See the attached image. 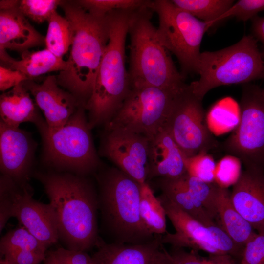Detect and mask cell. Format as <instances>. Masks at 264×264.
<instances>
[{
  "instance_id": "obj_24",
  "label": "cell",
  "mask_w": 264,
  "mask_h": 264,
  "mask_svg": "<svg viewBox=\"0 0 264 264\" xmlns=\"http://www.w3.org/2000/svg\"><path fill=\"white\" fill-rule=\"evenodd\" d=\"M217 207L220 226L236 245L243 249L257 232L234 207L227 189L218 187Z\"/></svg>"
},
{
  "instance_id": "obj_6",
  "label": "cell",
  "mask_w": 264,
  "mask_h": 264,
  "mask_svg": "<svg viewBox=\"0 0 264 264\" xmlns=\"http://www.w3.org/2000/svg\"><path fill=\"white\" fill-rule=\"evenodd\" d=\"M85 108L81 106L62 127L51 129L44 121L37 127L46 164L53 170L85 176L100 167Z\"/></svg>"
},
{
  "instance_id": "obj_3",
  "label": "cell",
  "mask_w": 264,
  "mask_h": 264,
  "mask_svg": "<svg viewBox=\"0 0 264 264\" xmlns=\"http://www.w3.org/2000/svg\"><path fill=\"white\" fill-rule=\"evenodd\" d=\"M132 11L109 13V40L91 95L85 106L91 129L101 124L105 125L118 110L131 89L126 67L125 44Z\"/></svg>"
},
{
  "instance_id": "obj_15",
  "label": "cell",
  "mask_w": 264,
  "mask_h": 264,
  "mask_svg": "<svg viewBox=\"0 0 264 264\" xmlns=\"http://www.w3.org/2000/svg\"><path fill=\"white\" fill-rule=\"evenodd\" d=\"M37 144L29 132L0 122V169L18 184L28 185Z\"/></svg>"
},
{
  "instance_id": "obj_25",
  "label": "cell",
  "mask_w": 264,
  "mask_h": 264,
  "mask_svg": "<svg viewBox=\"0 0 264 264\" xmlns=\"http://www.w3.org/2000/svg\"><path fill=\"white\" fill-rule=\"evenodd\" d=\"M140 213L144 224L152 234L167 232L165 209L147 182L141 185Z\"/></svg>"
},
{
  "instance_id": "obj_39",
  "label": "cell",
  "mask_w": 264,
  "mask_h": 264,
  "mask_svg": "<svg viewBox=\"0 0 264 264\" xmlns=\"http://www.w3.org/2000/svg\"><path fill=\"white\" fill-rule=\"evenodd\" d=\"M28 80L22 72L0 66V90L4 92Z\"/></svg>"
},
{
  "instance_id": "obj_35",
  "label": "cell",
  "mask_w": 264,
  "mask_h": 264,
  "mask_svg": "<svg viewBox=\"0 0 264 264\" xmlns=\"http://www.w3.org/2000/svg\"><path fill=\"white\" fill-rule=\"evenodd\" d=\"M241 264H264V232H257L244 245Z\"/></svg>"
},
{
  "instance_id": "obj_13",
  "label": "cell",
  "mask_w": 264,
  "mask_h": 264,
  "mask_svg": "<svg viewBox=\"0 0 264 264\" xmlns=\"http://www.w3.org/2000/svg\"><path fill=\"white\" fill-rule=\"evenodd\" d=\"M105 132L101 145V155L139 183L147 182L150 140L122 129Z\"/></svg>"
},
{
  "instance_id": "obj_12",
  "label": "cell",
  "mask_w": 264,
  "mask_h": 264,
  "mask_svg": "<svg viewBox=\"0 0 264 264\" xmlns=\"http://www.w3.org/2000/svg\"><path fill=\"white\" fill-rule=\"evenodd\" d=\"M202 100L186 84L177 96L165 126L186 157L207 153L217 144L205 124Z\"/></svg>"
},
{
  "instance_id": "obj_19",
  "label": "cell",
  "mask_w": 264,
  "mask_h": 264,
  "mask_svg": "<svg viewBox=\"0 0 264 264\" xmlns=\"http://www.w3.org/2000/svg\"><path fill=\"white\" fill-rule=\"evenodd\" d=\"M186 157L165 126L150 140L147 180L182 176L187 173Z\"/></svg>"
},
{
  "instance_id": "obj_1",
  "label": "cell",
  "mask_w": 264,
  "mask_h": 264,
  "mask_svg": "<svg viewBox=\"0 0 264 264\" xmlns=\"http://www.w3.org/2000/svg\"><path fill=\"white\" fill-rule=\"evenodd\" d=\"M56 219L59 240L69 250L87 251L96 246L98 197L85 176L51 170L36 172Z\"/></svg>"
},
{
  "instance_id": "obj_28",
  "label": "cell",
  "mask_w": 264,
  "mask_h": 264,
  "mask_svg": "<svg viewBox=\"0 0 264 264\" xmlns=\"http://www.w3.org/2000/svg\"><path fill=\"white\" fill-rule=\"evenodd\" d=\"M47 248L24 227L8 231L0 241V257L20 250H29L45 253Z\"/></svg>"
},
{
  "instance_id": "obj_17",
  "label": "cell",
  "mask_w": 264,
  "mask_h": 264,
  "mask_svg": "<svg viewBox=\"0 0 264 264\" xmlns=\"http://www.w3.org/2000/svg\"><path fill=\"white\" fill-rule=\"evenodd\" d=\"M230 199L254 230L264 232V170L245 168L233 186Z\"/></svg>"
},
{
  "instance_id": "obj_5",
  "label": "cell",
  "mask_w": 264,
  "mask_h": 264,
  "mask_svg": "<svg viewBox=\"0 0 264 264\" xmlns=\"http://www.w3.org/2000/svg\"><path fill=\"white\" fill-rule=\"evenodd\" d=\"M98 208L105 228L114 242L142 244L155 237L144 224L140 213L141 184L117 167L97 176Z\"/></svg>"
},
{
  "instance_id": "obj_21",
  "label": "cell",
  "mask_w": 264,
  "mask_h": 264,
  "mask_svg": "<svg viewBox=\"0 0 264 264\" xmlns=\"http://www.w3.org/2000/svg\"><path fill=\"white\" fill-rule=\"evenodd\" d=\"M30 94L22 83L3 92L0 97V121L15 127L27 122L37 126L44 121Z\"/></svg>"
},
{
  "instance_id": "obj_36",
  "label": "cell",
  "mask_w": 264,
  "mask_h": 264,
  "mask_svg": "<svg viewBox=\"0 0 264 264\" xmlns=\"http://www.w3.org/2000/svg\"><path fill=\"white\" fill-rule=\"evenodd\" d=\"M11 179L3 175L0 177V232L12 217L13 199L11 191Z\"/></svg>"
},
{
  "instance_id": "obj_14",
  "label": "cell",
  "mask_w": 264,
  "mask_h": 264,
  "mask_svg": "<svg viewBox=\"0 0 264 264\" xmlns=\"http://www.w3.org/2000/svg\"><path fill=\"white\" fill-rule=\"evenodd\" d=\"M13 199L12 217L48 248L59 240L55 212L52 205L32 198L29 184L22 186L13 180L11 184Z\"/></svg>"
},
{
  "instance_id": "obj_2",
  "label": "cell",
  "mask_w": 264,
  "mask_h": 264,
  "mask_svg": "<svg viewBox=\"0 0 264 264\" xmlns=\"http://www.w3.org/2000/svg\"><path fill=\"white\" fill-rule=\"evenodd\" d=\"M60 6L70 24L71 45L67 68L56 76L57 82L85 107L109 40V13L93 15L76 0H62Z\"/></svg>"
},
{
  "instance_id": "obj_32",
  "label": "cell",
  "mask_w": 264,
  "mask_h": 264,
  "mask_svg": "<svg viewBox=\"0 0 264 264\" xmlns=\"http://www.w3.org/2000/svg\"><path fill=\"white\" fill-rule=\"evenodd\" d=\"M185 164L187 172L190 175L206 182L215 183L217 164L207 153L186 157Z\"/></svg>"
},
{
  "instance_id": "obj_31",
  "label": "cell",
  "mask_w": 264,
  "mask_h": 264,
  "mask_svg": "<svg viewBox=\"0 0 264 264\" xmlns=\"http://www.w3.org/2000/svg\"><path fill=\"white\" fill-rule=\"evenodd\" d=\"M61 1L58 0H19L18 8L26 18L40 24L47 21L60 5Z\"/></svg>"
},
{
  "instance_id": "obj_4",
  "label": "cell",
  "mask_w": 264,
  "mask_h": 264,
  "mask_svg": "<svg viewBox=\"0 0 264 264\" xmlns=\"http://www.w3.org/2000/svg\"><path fill=\"white\" fill-rule=\"evenodd\" d=\"M150 3L132 11L130 17L128 71L131 87H182L186 84L185 77L178 70L158 38L157 28L151 22L154 12Z\"/></svg>"
},
{
  "instance_id": "obj_18",
  "label": "cell",
  "mask_w": 264,
  "mask_h": 264,
  "mask_svg": "<svg viewBox=\"0 0 264 264\" xmlns=\"http://www.w3.org/2000/svg\"><path fill=\"white\" fill-rule=\"evenodd\" d=\"M161 235L142 244L106 243L99 239L92 255L98 264H167Z\"/></svg>"
},
{
  "instance_id": "obj_41",
  "label": "cell",
  "mask_w": 264,
  "mask_h": 264,
  "mask_svg": "<svg viewBox=\"0 0 264 264\" xmlns=\"http://www.w3.org/2000/svg\"><path fill=\"white\" fill-rule=\"evenodd\" d=\"M19 0H1L0 1V9H9L18 6Z\"/></svg>"
},
{
  "instance_id": "obj_16",
  "label": "cell",
  "mask_w": 264,
  "mask_h": 264,
  "mask_svg": "<svg viewBox=\"0 0 264 264\" xmlns=\"http://www.w3.org/2000/svg\"><path fill=\"white\" fill-rule=\"evenodd\" d=\"M22 84L34 97L50 129L63 126L82 106L72 94L60 87L55 75L48 76L41 83L27 80Z\"/></svg>"
},
{
  "instance_id": "obj_42",
  "label": "cell",
  "mask_w": 264,
  "mask_h": 264,
  "mask_svg": "<svg viewBox=\"0 0 264 264\" xmlns=\"http://www.w3.org/2000/svg\"><path fill=\"white\" fill-rule=\"evenodd\" d=\"M44 262V264H58L52 251H50L46 255L45 259Z\"/></svg>"
},
{
  "instance_id": "obj_9",
  "label": "cell",
  "mask_w": 264,
  "mask_h": 264,
  "mask_svg": "<svg viewBox=\"0 0 264 264\" xmlns=\"http://www.w3.org/2000/svg\"><path fill=\"white\" fill-rule=\"evenodd\" d=\"M186 85L175 88H132L105 129H122L151 140L165 127L174 104Z\"/></svg>"
},
{
  "instance_id": "obj_11",
  "label": "cell",
  "mask_w": 264,
  "mask_h": 264,
  "mask_svg": "<svg viewBox=\"0 0 264 264\" xmlns=\"http://www.w3.org/2000/svg\"><path fill=\"white\" fill-rule=\"evenodd\" d=\"M166 216L176 230L160 236L161 243L172 247L202 250L210 255H241L242 249L236 245L219 225L207 226L179 208L162 194L157 197Z\"/></svg>"
},
{
  "instance_id": "obj_26",
  "label": "cell",
  "mask_w": 264,
  "mask_h": 264,
  "mask_svg": "<svg viewBox=\"0 0 264 264\" xmlns=\"http://www.w3.org/2000/svg\"><path fill=\"white\" fill-rule=\"evenodd\" d=\"M177 7L197 19L213 25L223 21L222 17L234 3L232 0H172Z\"/></svg>"
},
{
  "instance_id": "obj_23",
  "label": "cell",
  "mask_w": 264,
  "mask_h": 264,
  "mask_svg": "<svg viewBox=\"0 0 264 264\" xmlns=\"http://www.w3.org/2000/svg\"><path fill=\"white\" fill-rule=\"evenodd\" d=\"M186 174L176 178H158L157 183L161 194L183 212L203 224L217 225L193 194L186 179Z\"/></svg>"
},
{
  "instance_id": "obj_29",
  "label": "cell",
  "mask_w": 264,
  "mask_h": 264,
  "mask_svg": "<svg viewBox=\"0 0 264 264\" xmlns=\"http://www.w3.org/2000/svg\"><path fill=\"white\" fill-rule=\"evenodd\" d=\"M78 3L87 12L97 16H105L115 10H135L148 5L144 0H79Z\"/></svg>"
},
{
  "instance_id": "obj_40",
  "label": "cell",
  "mask_w": 264,
  "mask_h": 264,
  "mask_svg": "<svg viewBox=\"0 0 264 264\" xmlns=\"http://www.w3.org/2000/svg\"><path fill=\"white\" fill-rule=\"evenodd\" d=\"M251 21L252 35L263 44V49L261 54L264 60V17L257 15L252 19Z\"/></svg>"
},
{
  "instance_id": "obj_20",
  "label": "cell",
  "mask_w": 264,
  "mask_h": 264,
  "mask_svg": "<svg viewBox=\"0 0 264 264\" xmlns=\"http://www.w3.org/2000/svg\"><path fill=\"white\" fill-rule=\"evenodd\" d=\"M45 44V37L38 32L17 6L0 9V51L21 54Z\"/></svg>"
},
{
  "instance_id": "obj_30",
  "label": "cell",
  "mask_w": 264,
  "mask_h": 264,
  "mask_svg": "<svg viewBox=\"0 0 264 264\" xmlns=\"http://www.w3.org/2000/svg\"><path fill=\"white\" fill-rule=\"evenodd\" d=\"M167 264H235L233 257L229 255H210L204 258L198 254L197 251L187 252L183 248L172 247L166 250Z\"/></svg>"
},
{
  "instance_id": "obj_34",
  "label": "cell",
  "mask_w": 264,
  "mask_h": 264,
  "mask_svg": "<svg viewBox=\"0 0 264 264\" xmlns=\"http://www.w3.org/2000/svg\"><path fill=\"white\" fill-rule=\"evenodd\" d=\"M264 11V0H239L233 4L222 17L223 20L234 17L243 22L251 20Z\"/></svg>"
},
{
  "instance_id": "obj_38",
  "label": "cell",
  "mask_w": 264,
  "mask_h": 264,
  "mask_svg": "<svg viewBox=\"0 0 264 264\" xmlns=\"http://www.w3.org/2000/svg\"><path fill=\"white\" fill-rule=\"evenodd\" d=\"M45 257V253L20 250L1 258L0 264H40Z\"/></svg>"
},
{
  "instance_id": "obj_10",
  "label": "cell",
  "mask_w": 264,
  "mask_h": 264,
  "mask_svg": "<svg viewBox=\"0 0 264 264\" xmlns=\"http://www.w3.org/2000/svg\"><path fill=\"white\" fill-rule=\"evenodd\" d=\"M240 121L223 143L226 152L245 168L264 170V96L259 86L243 85Z\"/></svg>"
},
{
  "instance_id": "obj_33",
  "label": "cell",
  "mask_w": 264,
  "mask_h": 264,
  "mask_svg": "<svg viewBox=\"0 0 264 264\" xmlns=\"http://www.w3.org/2000/svg\"><path fill=\"white\" fill-rule=\"evenodd\" d=\"M232 157L223 158L216 165L215 183L221 188L233 186L242 173L238 161Z\"/></svg>"
},
{
  "instance_id": "obj_37",
  "label": "cell",
  "mask_w": 264,
  "mask_h": 264,
  "mask_svg": "<svg viewBox=\"0 0 264 264\" xmlns=\"http://www.w3.org/2000/svg\"><path fill=\"white\" fill-rule=\"evenodd\" d=\"M58 264H98L86 251L59 248L51 251Z\"/></svg>"
},
{
  "instance_id": "obj_27",
  "label": "cell",
  "mask_w": 264,
  "mask_h": 264,
  "mask_svg": "<svg viewBox=\"0 0 264 264\" xmlns=\"http://www.w3.org/2000/svg\"><path fill=\"white\" fill-rule=\"evenodd\" d=\"M47 22L48 27L45 37L46 48L58 57L63 58L71 45L69 22L57 11L53 12Z\"/></svg>"
},
{
  "instance_id": "obj_7",
  "label": "cell",
  "mask_w": 264,
  "mask_h": 264,
  "mask_svg": "<svg viewBox=\"0 0 264 264\" xmlns=\"http://www.w3.org/2000/svg\"><path fill=\"white\" fill-rule=\"evenodd\" d=\"M198 73L199 79L190 85L193 92L202 100L217 87L264 79V60L257 40L252 35H245L225 48L201 52Z\"/></svg>"
},
{
  "instance_id": "obj_8",
  "label": "cell",
  "mask_w": 264,
  "mask_h": 264,
  "mask_svg": "<svg viewBox=\"0 0 264 264\" xmlns=\"http://www.w3.org/2000/svg\"><path fill=\"white\" fill-rule=\"evenodd\" d=\"M149 7L158 16V38L177 58L181 73L185 77L198 73L201 43L213 25L177 7L171 0H151Z\"/></svg>"
},
{
  "instance_id": "obj_43",
  "label": "cell",
  "mask_w": 264,
  "mask_h": 264,
  "mask_svg": "<svg viewBox=\"0 0 264 264\" xmlns=\"http://www.w3.org/2000/svg\"><path fill=\"white\" fill-rule=\"evenodd\" d=\"M262 93L263 95V96H264V88H263V89L262 88Z\"/></svg>"
},
{
  "instance_id": "obj_22",
  "label": "cell",
  "mask_w": 264,
  "mask_h": 264,
  "mask_svg": "<svg viewBox=\"0 0 264 264\" xmlns=\"http://www.w3.org/2000/svg\"><path fill=\"white\" fill-rule=\"evenodd\" d=\"M17 60L6 54L0 57V66L22 73L28 80L54 71H62L67 62L59 58L47 48L36 51H26Z\"/></svg>"
}]
</instances>
